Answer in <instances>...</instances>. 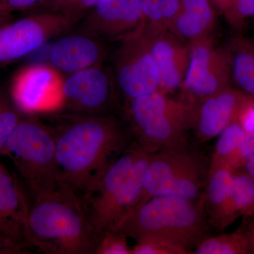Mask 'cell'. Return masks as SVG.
Returning a JSON list of instances; mask_svg holds the SVG:
<instances>
[{
	"mask_svg": "<svg viewBox=\"0 0 254 254\" xmlns=\"http://www.w3.org/2000/svg\"><path fill=\"white\" fill-rule=\"evenodd\" d=\"M53 115L46 125L54 139L60 183L78 200L133 143L131 134L111 113Z\"/></svg>",
	"mask_w": 254,
	"mask_h": 254,
	"instance_id": "1",
	"label": "cell"
},
{
	"mask_svg": "<svg viewBox=\"0 0 254 254\" xmlns=\"http://www.w3.org/2000/svg\"><path fill=\"white\" fill-rule=\"evenodd\" d=\"M210 227L203 195L196 200L158 195L132 208L114 231L136 240L160 237L190 252L208 237Z\"/></svg>",
	"mask_w": 254,
	"mask_h": 254,
	"instance_id": "2",
	"label": "cell"
},
{
	"mask_svg": "<svg viewBox=\"0 0 254 254\" xmlns=\"http://www.w3.org/2000/svg\"><path fill=\"white\" fill-rule=\"evenodd\" d=\"M27 229L30 245L46 254H95L99 240L78 198L64 190L34 198Z\"/></svg>",
	"mask_w": 254,
	"mask_h": 254,
	"instance_id": "3",
	"label": "cell"
},
{
	"mask_svg": "<svg viewBox=\"0 0 254 254\" xmlns=\"http://www.w3.org/2000/svg\"><path fill=\"white\" fill-rule=\"evenodd\" d=\"M124 113L131 136L150 152L187 144L198 103L170 98L158 91L125 102Z\"/></svg>",
	"mask_w": 254,
	"mask_h": 254,
	"instance_id": "4",
	"label": "cell"
},
{
	"mask_svg": "<svg viewBox=\"0 0 254 254\" xmlns=\"http://www.w3.org/2000/svg\"><path fill=\"white\" fill-rule=\"evenodd\" d=\"M3 155L14 162L34 198L64 190L58 178L53 135L48 125L33 115L21 119Z\"/></svg>",
	"mask_w": 254,
	"mask_h": 254,
	"instance_id": "5",
	"label": "cell"
},
{
	"mask_svg": "<svg viewBox=\"0 0 254 254\" xmlns=\"http://www.w3.org/2000/svg\"><path fill=\"white\" fill-rule=\"evenodd\" d=\"M208 168L204 160L189 150L187 145L153 152L145 172L143 192L136 205L158 195L199 199L203 195Z\"/></svg>",
	"mask_w": 254,
	"mask_h": 254,
	"instance_id": "6",
	"label": "cell"
},
{
	"mask_svg": "<svg viewBox=\"0 0 254 254\" xmlns=\"http://www.w3.org/2000/svg\"><path fill=\"white\" fill-rule=\"evenodd\" d=\"M143 28L119 41L113 55L112 72L125 103L158 91V70Z\"/></svg>",
	"mask_w": 254,
	"mask_h": 254,
	"instance_id": "7",
	"label": "cell"
},
{
	"mask_svg": "<svg viewBox=\"0 0 254 254\" xmlns=\"http://www.w3.org/2000/svg\"><path fill=\"white\" fill-rule=\"evenodd\" d=\"M76 18L54 11H36L0 27V66L24 58L55 36L67 33Z\"/></svg>",
	"mask_w": 254,
	"mask_h": 254,
	"instance_id": "8",
	"label": "cell"
},
{
	"mask_svg": "<svg viewBox=\"0 0 254 254\" xmlns=\"http://www.w3.org/2000/svg\"><path fill=\"white\" fill-rule=\"evenodd\" d=\"M64 76L50 64H32L18 70L10 85V98L27 115L59 113L63 107Z\"/></svg>",
	"mask_w": 254,
	"mask_h": 254,
	"instance_id": "9",
	"label": "cell"
},
{
	"mask_svg": "<svg viewBox=\"0 0 254 254\" xmlns=\"http://www.w3.org/2000/svg\"><path fill=\"white\" fill-rule=\"evenodd\" d=\"M190 61L181 88L182 96L200 102L231 86L230 60L225 48H217L213 36L189 43Z\"/></svg>",
	"mask_w": 254,
	"mask_h": 254,
	"instance_id": "10",
	"label": "cell"
},
{
	"mask_svg": "<svg viewBox=\"0 0 254 254\" xmlns=\"http://www.w3.org/2000/svg\"><path fill=\"white\" fill-rule=\"evenodd\" d=\"M63 98L59 113L110 114L118 98L112 70L100 64L64 76Z\"/></svg>",
	"mask_w": 254,
	"mask_h": 254,
	"instance_id": "11",
	"label": "cell"
},
{
	"mask_svg": "<svg viewBox=\"0 0 254 254\" xmlns=\"http://www.w3.org/2000/svg\"><path fill=\"white\" fill-rule=\"evenodd\" d=\"M77 23L78 33L120 41L140 29L143 18L138 0H103Z\"/></svg>",
	"mask_w": 254,
	"mask_h": 254,
	"instance_id": "12",
	"label": "cell"
},
{
	"mask_svg": "<svg viewBox=\"0 0 254 254\" xmlns=\"http://www.w3.org/2000/svg\"><path fill=\"white\" fill-rule=\"evenodd\" d=\"M159 75L158 92L169 95L181 88L190 61V45L167 28L143 26Z\"/></svg>",
	"mask_w": 254,
	"mask_h": 254,
	"instance_id": "13",
	"label": "cell"
},
{
	"mask_svg": "<svg viewBox=\"0 0 254 254\" xmlns=\"http://www.w3.org/2000/svg\"><path fill=\"white\" fill-rule=\"evenodd\" d=\"M141 151L142 148L136 143H132L78 199L87 220L98 239L107 211Z\"/></svg>",
	"mask_w": 254,
	"mask_h": 254,
	"instance_id": "14",
	"label": "cell"
},
{
	"mask_svg": "<svg viewBox=\"0 0 254 254\" xmlns=\"http://www.w3.org/2000/svg\"><path fill=\"white\" fill-rule=\"evenodd\" d=\"M254 97L232 86L200 100L197 104L193 128L201 141H208L237 121Z\"/></svg>",
	"mask_w": 254,
	"mask_h": 254,
	"instance_id": "15",
	"label": "cell"
},
{
	"mask_svg": "<svg viewBox=\"0 0 254 254\" xmlns=\"http://www.w3.org/2000/svg\"><path fill=\"white\" fill-rule=\"evenodd\" d=\"M30 206L18 180L0 163V236L26 247Z\"/></svg>",
	"mask_w": 254,
	"mask_h": 254,
	"instance_id": "16",
	"label": "cell"
},
{
	"mask_svg": "<svg viewBox=\"0 0 254 254\" xmlns=\"http://www.w3.org/2000/svg\"><path fill=\"white\" fill-rule=\"evenodd\" d=\"M106 48L100 40L83 33L66 35L52 46L50 64L64 76L103 64Z\"/></svg>",
	"mask_w": 254,
	"mask_h": 254,
	"instance_id": "17",
	"label": "cell"
},
{
	"mask_svg": "<svg viewBox=\"0 0 254 254\" xmlns=\"http://www.w3.org/2000/svg\"><path fill=\"white\" fill-rule=\"evenodd\" d=\"M235 171L227 164L209 165L203 202L209 223L218 230H225L234 222L230 202Z\"/></svg>",
	"mask_w": 254,
	"mask_h": 254,
	"instance_id": "18",
	"label": "cell"
},
{
	"mask_svg": "<svg viewBox=\"0 0 254 254\" xmlns=\"http://www.w3.org/2000/svg\"><path fill=\"white\" fill-rule=\"evenodd\" d=\"M153 153L142 148L141 153L107 211L100 229V237L105 232L114 231L122 219L138 203L143 192L145 172Z\"/></svg>",
	"mask_w": 254,
	"mask_h": 254,
	"instance_id": "19",
	"label": "cell"
},
{
	"mask_svg": "<svg viewBox=\"0 0 254 254\" xmlns=\"http://www.w3.org/2000/svg\"><path fill=\"white\" fill-rule=\"evenodd\" d=\"M217 16L210 0H181V9L169 31L189 43L213 36Z\"/></svg>",
	"mask_w": 254,
	"mask_h": 254,
	"instance_id": "20",
	"label": "cell"
},
{
	"mask_svg": "<svg viewBox=\"0 0 254 254\" xmlns=\"http://www.w3.org/2000/svg\"><path fill=\"white\" fill-rule=\"evenodd\" d=\"M225 48L230 60L232 81L241 91L254 97V41L237 36Z\"/></svg>",
	"mask_w": 254,
	"mask_h": 254,
	"instance_id": "21",
	"label": "cell"
},
{
	"mask_svg": "<svg viewBox=\"0 0 254 254\" xmlns=\"http://www.w3.org/2000/svg\"><path fill=\"white\" fill-rule=\"evenodd\" d=\"M230 209L233 222L240 216L254 217V181L245 170L235 171Z\"/></svg>",
	"mask_w": 254,
	"mask_h": 254,
	"instance_id": "22",
	"label": "cell"
},
{
	"mask_svg": "<svg viewBox=\"0 0 254 254\" xmlns=\"http://www.w3.org/2000/svg\"><path fill=\"white\" fill-rule=\"evenodd\" d=\"M195 254H249L248 240L243 228L218 236L207 237L194 248Z\"/></svg>",
	"mask_w": 254,
	"mask_h": 254,
	"instance_id": "23",
	"label": "cell"
},
{
	"mask_svg": "<svg viewBox=\"0 0 254 254\" xmlns=\"http://www.w3.org/2000/svg\"><path fill=\"white\" fill-rule=\"evenodd\" d=\"M246 134L238 120L229 125L219 134L209 165L227 164Z\"/></svg>",
	"mask_w": 254,
	"mask_h": 254,
	"instance_id": "24",
	"label": "cell"
},
{
	"mask_svg": "<svg viewBox=\"0 0 254 254\" xmlns=\"http://www.w3.org/2000/svg\"><path fill=\"white\" fill-rule=\"evenodd\" d=\"M10 97L0 91V154H4L8 138L23 118Z\"/></svg>",
	"mask_w": 254,
	"mask_h": 254,
	"instance_id": "25",
	"label": "cell"
},
{
	"mask_svg": "<svg viewBox=\"0 0 254 254\" xmlns=\"http://www.w3.org/2000/svg\"><path fill=\"white\" fill-rule=\"evenodd\" d=\"M183 247L157 237H144L136 240L131 254H188Z\"/></svg>",
	"mask_w": 254,
	"mask_h": 254,
	"instance_id": "26",
	"label": "cell"
},
{
	"mask_svg": "<svg viewBox=\"0 0 254 254\" xmlns=\"http://www.w3.org/2000/svg\"><path fill=\"white\" fill-rule=\"evenodd\" d=\"M222 14L232 27L242 29L249 18L254 17V0H234Z\"/></svg>",
	"mask_w": 254,
	"mask_h": 254,
	"instance_id": "27",
	"label": "cell"
},
{
	"mask_svg": "<svg viewBox=\"0 0 254 254\" xmlns=\"http://www.w3.org/2000/svg\"><path fill=\"white\" fill-rule=\"evenodd\" d=\"M127 237L118 231L105 232L100 237L96 254H131Z\"/></svg>",
	"mask_w": 254,
	"mask_h": 254,
	"instance_id": "28",
	"label": "cell"
},
{
	"mask_svg": "<svg viewBox=\"0 0 254 254\" xmlns=\"http://www.w3.org/2000/svg\"><path fill=\"white\" fill-rule=\"evenodd\" d=\"M254 155V134H246L243 141L229 160L227 165L233 170H243L246 163Z\"/></svg>",
	"mask_w": 254,
	"mask_h": 254,
	"instance_id": "29",
	"label": "cell"
},
{
	"mask_svg": "<svg viewBox=\"0 0 254 254\" xmlns=\"http://www.w3.org/2000/svg\"><path fill=\"white\" fill-rule=\"evenodd\" d=\"M143 18V26L164 28L160 0H138Z\"/></svg>",
	"mask_w": 254,
	"mask_h": 254,
	"instance_id": "30",
	"label": "cell"
},
{
	"mask_svg": "<svg viewBox=\"0 0 254 254\" xmlns=\"http://www.w3.org/2000/svg\"><path fill=\"white\" fill-rule=\"evenodd\" d=\"M48 0H0V14H12L14 11H38Z\"/></svg>",
	"mask_w": 254,
	"mask_h": 254,
	"instance_id": "31",
	"label": "cell"
},
{
	"mask_svg": "<svg viewBox=\"0 0 254 254\" xmlns=\"http://www.w3.org/2000/svg\"><path fill=\"white\" fill-rule=\"evenodd\" d=\"M103 0H67L58 12L64 13L76 18L78 22Z\"/></svg>",
	"mask_w": 254,
	"mask_h": 254,
	"instance_id": "32",
	"label": "cell"
},
{
	"mask_svg": "<svg viewBox=\"0 0 254 254\" xmlns=\"http://www.w3.org/2000/svg\"><path fill=\"white\" fill-rule=\"evenodd\" d=\"M165 27L169 29L181 9V0H160Z\"/></svg>",
	"mask_w": 254,
	"mask_h": 254,
	"instance_id": "33",
	"label": "cell"
},
{
	"mask_svg": "<svg viewBox=\"0 0 254 254\" xmlns=\"http://www.w3.org/2000/svg\"><path fill=\"white\" fill-rule=\"evenodd\" d=\"M238 121L247 134H254V103L246 107Z\"/></svg>",
	"mask_w": 254,
	"mask_h": 254,
	"instance_id": "34",
	"label": "cell"
},
{
	"mask_svg": "<svg viewBox=\"0 0 254 254\" xmlns=\"http://www.w3.org/2000/svg\"><path fill=\"white\" fill-rule=\"evenodd\" d=\"M26 247L0 236V254H23Z\"/></svg>",
	"mask_w": 254,
	"mask_h": 254,
	"instance_id": "35",
	"label": "cell"
},
{
	"mask_svg": "<svg viewBox=\"0 0 254 254\" xmlns=\"http://www.w3.org/2000/svg\"><path fill=\"white\" fill-rule=\"evenodd\" d=\"M245 227H242L245 230L248 240L249 254H254V217Z\"/></svg>",
	"mask_w": 254,
	"mask_h": 254,
	"instance_id": "36",
	"label": "cell"
},
{
	"mask_svg": "<svg viewBox=\"0 0 254 254\" xmlns=\"http://www.w3.org/2000/svg\"><path fill=\"white\" fill-rule=\"evenodd\" d=\"M67 0H48L44 6L38 10V11H54L58 12L62 6Z\"/></svg>",
	"mask_w": 254,
	"mask_h": 254,
	"instance_id": "37",
	"label": "cell"
},
{
	"mask_svg": "<svg viewBox=\"0 0 254 254\" xmlns=\"http://www.w3.org/2000/svg\"><path fill=\"white\" fill-rule=\"evenodd\" d=\"M210 1L222 13L230 6L234 0H210Z\"/></svg>",
	"mask_w": 254,
	"mask_h": 254,
	"instance_id": "38",
	"label": "cell"
},
{
	"mask_svg": "<svg viewBox=\"0 0 254 254\" xmlns=\"http://www.w3.org/2000/svg\"><path fill=\"white\" fill-rule=\"evenodd\" d=\"M244 169L254 181V155L247 162Z\"/></svg>",
	"mask_w": 254,
	"mask_h": 254,
	"instance_id": "39",
	"label": "cell"
},
{
	"mask_svg": "<svg viewBox=\"0 0 254 254\" xmlns=\"http://www.w3.org/2000/svg\"><path fill=\"white\" fill-rule=\"evenodd\" d=\"M12 14H0V27L12 20Z\"/></svg>",
	"mask_w": 254,
	"mask_h": 254,
	"instance_id": "40",
	"label": "cell"
}]
</instances>
